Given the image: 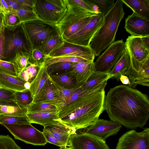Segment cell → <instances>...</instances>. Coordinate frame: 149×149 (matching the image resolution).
Segmentation results:
<instances>
[{"label":"cell","mask_w":149,"mask_h":149,"mask_svg":"<svg viewBox=\"0 0 149 149\" xmlns=\"http://www.w3.org/2000/svg\"><path fill=\"white\" fill-rule=\"evenodd\" d=\"M104 107L111 120L128 129L143 128L149 118L148 95L128 86L111 88L105 95Z\"/></svg>","instance_id":"cell-1"},{"label":"cell","mask_w":149,"mask_h":149,"mask_svg":"<svg viewBox=\"0 0 149 149\" xmlns=\"http://www.w3.org/2000/svg\"><path fill=\"white\" fill-rule=\"evenodd\" d=\"M123 4L121 0L116 1L104 15L102 25L93 36L88 46L95 56H99L114 42L119 24L125 14Z\"/></svg>","instance_id":"cell-2"},{"label":"cell","mask_w":149,"mask_h":149,"mask_svg":"<svg viewBox=\"0 0 149 149\" xmlns=\"http://www.w3.org/2000/svg\"><path fill=\"white\" fill-rule=\"evenodd\" d=\"M105 97L104 90L88 94L80 107L61 121L77 130L91 125L104 111Z\"/></svg>","instance_id":"cell-3"},{"label":"cell","mask_w":149,"mask_h":149,"mask_svg":"<svg viewBox=\"0 0 149 149\" xmlns=\"http://www.w3.org/2000/svg\"><path fill=\"white\" fill-rule=\"evenodd\" d=\"M4 48L3 61L12 62L16 54L26 53L30 56L32 48L22 23L13 27L4 26Z\"/></svg>","instance_id":"cell-4"},{"label":"cell","mask_w":149,"mask_h":149,"mask_svg":"<svg viewBox=\"0 0 149 149\" xmlns=\"http://www.w3.org/2000/svg\"><path fill=\"white\" fill-rule=\"evenodd\" d=\"M22 24L32 49L40 50L51 36L59 32L55 24L38 18Z\"/></svg>","instance_id":"cell-5"},{"label":"cell","mask_w":149,"mask_h":149,"mask_svg":"<svg viewBox=\"0 0 149 149\" xmlns=\"http://www.w3.org/2000/svg\"><path fill=\"white\" fill-rule=\"evenodd\" d=\"M125 43L128 50L130 61L125 75L130 80L141 70L145 61L149 57V50L143 45L141 37L129 36Z\"/></svg>","instance_id":"cell-6"},{"label":"cell","mask_w":149,"mask_h":149,"mask_svg":"<svg viewBox=\"0 0 149 149\" xmlns=\"http://www.w3.org/2000/svg\"><path fill=\"white\" fill-rule=\"evenodd\" d=\"M67 9L64 0H35L37 18L56 25Z\"/></svg>","instance_id":"cell-7"},{"label":"cell","mask_w":149,"mask_h":149,"mask_svg":"<svg viewBox=\"0 0 149 149\" xmlns=\"http://www.w3.org/2000/svg\"><path fill=\"white\" fill-rule=\"evenodd\" d=\"M126 47L123 39L114 42L94 62L93 72H110L122 55Z\"/></svg>","instance_id":"cell-8"},{"label":"cell","mask_w":149,"mask_h":149,"mask_svg":"<svg viewBox=\"0 0 149 149\" xmlns=\"http://www.w3.org/2000/svg\"><path fill=\"white\" fill-rule=\"evenodd\" d=\"M6 127L15 139L34 145L45 146L47 143L42 132L31 123L1 124Z\"/></svg>","instance_id":"cell-9"},{"label":"cell","mask_w":149,"mask_h":149,"mask_svg":"<svg viewBox=\"0 0 149 149\" xmlns=\"http://www.w3.org/2000/svg\"><path fill=\"white\" fill-rule=\"evenodd\" d=\"M64 1L67 9L56 24L61 35L70 26L81 19L97 13H92L83 8L73 0Z\"/></svg>","instance_id":"cell-10"},{"label":"cell","mask_w":149,"mask_h":149,"mask_svg":"<svg viewBox=\"0 0 149 149\" xmlns=\"http://www.w3.org/2000/svg\"><path fill=\"white\" fill-rule=\"evenodd\" d=\"M104 15L97 13L79 31L66 41L68 42L85 47H88L93 36L102 25Z\"/></svg>","instance_id":"cell-11"},{"label":"cell","mask_w":149,"mask_h":149,"mask_svg":"<svg viewBox=\"0 0 149 149\" xmlns=\"http://www.w3.org/2000/svg\"><path fill=\"white\" fill-rule=\"evenodd\" d=\"M116 149H149V129L126 132L119 139Z\"/></svg>","instance_id":"cell-12"},{"label":"cell","mask_w":149,"mask_h":149,"mask_svg":"<svg viewBox=\"0 0 149 149\" xmlns=\"http://www.w3.org/2000/svg\"><path fill=\"white\" fill-rule=\"evenodd\" d=\"M47 56L74 57L89 61H93L95 56L89 46L79 45L64 40L61 46L52 51Z\"/></svg>","instance_id":"cell-13"},{"label":"cell","mask_w":149,"mask_h":149,"mask_svg":"<svg viewBox=\"0 0 149 149\" xmlns=\"http://www.w3.org/2000/svg\"><path fill=\"white\" fill-rule=\"evenodd\" d=\"M33 102H44L55 106L59 111L65 105V99L52 83L50 76Z\"/></svg>","instance_id":"cell-14"},{"label":"cell","mask_w":149,"mask_h":149,"mask_svg":"<svg viewBox=\"0 0 149 149\" xmlns=\"http://www.w3.org/2000/svg\"><path fill=\"white\" fill-rule=\"evenodd\" d=\"M122 126L112 120L98 118L93 124L84 129L82 133L95 136L105 141L109 136L116 135Z\"/></svg>","instance_id":"cell-15"},{"label":"cell","mask_w":149,"mask_h":149,"mask_svg":"<svg viewBox=\"0 0 149 149\" xmlns=\"http://www.w3.org/2000/svg\"><path fill=\"white\" fill-rule=\"evenodd\" d=\"M69 147L71 149H110L105 141L82 132L71 135Z\"/></svg>","instance_id":"cell-16"},{"label":"cell","mask_w":149,"mask_h":149,"mask_svg":"<svg viewBox=\"0 0 149 149\" xmlns=\"http://www.w3.org/2000/svg\"><path fill=\"white\" fill-rule=\"evenodd\" d=\"M124 28L131 36L141 37L149 36V20L134 13L125 18Z\"/></svg>","instance_id":"cell-17"},{"label":"cell","mask_w":149,"mask_h":149,"mask_svg":"<svg viewBox=\"0 0 149 149\" xmlns=\"http://www.w3.org/2000/svg\"><path fill=\"white\" fill-rule=\"evenodd\" d=\"M50 132L63 146L69 147L71 136L77 130L61 121L44 127Z\"/></svg>","instance_id":"cell-18"},{"label":"cell","mask_w":149,"mask_h":149,"mask_svg":"<svg viewBox=\"0 0 149 149\" xmlns=\"http://www.w3.org/2000/svg\"><path fill=\"white\" fill-rule=\"evenodd\" d=\"M30 123H36L44 127L61 121L59 111L50 112H26L25 113Z\"/></svg>","instance_id":"cell-19"},{"label":"cell","mask_w":149,"mask_h":149,"mask_svg":"<svg viewBox=\"0 0 149 149\" xmlns=\"http://www.w3.org/2000/svg\"><path fill=\"white\" fill-rule=\"evenodd\" d=\"M93 64L94 61L73 63L72 69L69 73L80 86H82L93 72Z\"/></svg>","instance_id":"cell-20"},{"label":"cell","mask_w":149,"mask_h":149,"mask_svg":"<svg viewBox=\"0 0 149 149\" xmlns=\"http://www.w3.org/2000/svg\"><path fill=\"white\" fill-rule=\"evenodd\" d=\"M0 85L15 91L29 89L30 84L18 76L0 72Z\"/></svg>","instance_id":"cell-21"},{"label":"cell","mask_w":149,"mask_h":149,"mask_svg":"<svg viewBox=\"0 0 149 149\" xmlns=\"http://www.w3.org/2000/svg\"><path fill=\"white\" fill-rule=\"evenodd\" d=\"M49 75L43 62L40 65L35 78L31 83L30 90L33 100L41 91Z\"/></svg>","instance_id":"cell-22"},{"label":"cell","mask_w":149,"mask_h":149,"mask_svg":"<svg viewBox=\"0 0 149 149\" xmlns=\"http://www.w3.org/2000/svg\"><path fill=\"white\" fill-rule=\"evenodd\" d=\"M133 13L149 20V0H121Z\"/></svg>","instance_id":"cell-23"},{"label":"cell","mask_w":149,"mask_h":149,"mask_svg":"<svg viewBox=\"0 0 149 149\" xmlns=\"http://www.w3.org/2000/svg\"><path fill=\"white\" fill-rule=\"evenodd\" d=\"M130 61L129 52L126 47L122 55L110 72L112 79L119 81L120 76L125 75L128 69Z\"/></svg>","instance_id":"cell-24"},{"label":"cell","mask_w":149,"mask_h":149,"mask_svg":"<svg viewBox=\"0 0 149 149\" xmlns=\"http://www.w3.org/2000/svg\"><path fill=\"white\" fill-rule=\"evenodd\" d=\"M112 78L110 72H93L81 87L85 90H92L100 86L105 81Z\"/></svg>","instance_id":"cell-25"},{"label":"cell","mask_w":149,"mask_h":149,"mask_svg":"<svg viewBox=\"0 0 149 149\" xmlns=\"http://www.w3.org/2000/svg\"><path fill=\"white\" fill-rule=\"evenodd\" d=\"M128 86L135 88L139 84L149 86V57L145 61L141 70L132 79L130 80Z\"/></svg>","instance_id":"cell-26"},{"label":"cell","mask_w":149,"mask_h":149,"mask_svg":"<svg viewBox=\"0 0 149 149\" xmlns=\"http://www.w3.org/2000/svg\"><path fill=\"white\" fill-rule=\"evenodd\" d=\"M50 77L59 86L69 90H76L81 87L78 84L75 78L69 72Z\"/></svg>","instance_id":"cell-27"},{"label":"cell","mask_w":149,"mask_h":149,"mask_svg":"<svg viewBox=\"0 0 149 149\" xmlns=\"http://www.w3.org/2000/svg\"><path fill=\"white\" fill-rule=\"evenodd\" d=\"M59 32L51 36L40 48L44 54L47 56L52 51L61 46L64 42Z\"/></svg>","instance_id":"cell-28"},{"label":"cell","mask_w":149,"mask_h":149,"mask_svg":"<svg viewBox=\"0 0 149 149\" xmlns=\"http://www.w3.org/2000/svg\"><path fill=\"white\" fill-rule=\"evenodd\" d=\"M33 100L29 89L16 91L14 93V101L19 107L27 109L33 102Z\"/></svg>","instance_id":"cell-29"},{"label":"cell","mask_w":149,"mask_h":149,"mask_svg":"<svg viewBox=\"0 0 149 149\" xmlns=\"http://www.w3.org/2000/svg\"><path fill=\"white\" fill-rule=\"evenodd\" d=\"M73 63L64 62L51 64L46 66L47 72L50 76L68 73L72 69Z\"/></svg>","instance_id":"cell-30"},{"label":"cell","mask_w":149,"mask_h":149,"mask_svg":"<svg viewBox=\"0 0 149 149\" xmlns=\"http://www.w3.org/2000/svg\"><path fill=\"white\" fill-rule=\"evenodd\" d=\"M85 1L94 9L97 7L98 13L105 15L113 6L114 0H85Z\"/></svg>","instance_id":"cell-31"},{"label":"cell","mask_w":149,"mask_h":149,"mask_svg":"<svg viewBox=\"0 0 149 149\" xmlns=\"http://www.w3.org/2000/svg\"><path fill=\"white\" fill-rule=\"evenodd\" d=\"M22 5L21 8L13 13L17 15L20 23L37 18L33 8L23 5Z\"/></svg>","instance_id":"cell-32"},{"label":"cell","mask_w":149,"mask_h":149,"mask_svg":"<svg viewBox=\"0 0 149 149\" xmlns=\"http://www.w3.org/2000/svg\"><path fill=\"white\" fill-rule=\"evenodd\" d=\"M30 57L29 55L22 52H18L16 54L13 63L17 75L30 63Z\"/></svg>","instance_id":"cell-33"},{"label":"cell","mask_w":149,"mask_h":149,"mask_svg":"<svg viewBox=\"0 0 149 149\" xmlns=\"http://www.w3.org/2000/svg\"><path fill=\"white\" fill-rule=\"evenodd\" d=\"M40 65L30 63L17 76L25 82L31 84L37 75Z\"/></svg>","instance_id":"cell-34"},{"label":"cell","mask_w":149,"mask_h":149,"mask_svg":"<svg viewBox=\"0 0 149 149\" xmlns=\"http://www.w3.org/2000/svg\"><path fill=\"white\" fill-rule=\"evenodd\" d=\"M94 16H89L82 19L77 23L69 27L61 35L63 39L66 40L72 35L79 31L90 21Z\"/></svg>","instance_id":"cell-35"},{"label":"cell","mask_w":149,"mask_h":149,"mask_svg":"<svg viewBox=\"0 0 149 149\" xmlns=\"http://www.w3.org/2000/svg\"><path fill=\"white\" fill-rule=\"evenodd\" d=\"M89 61L82 58L68 56L49 57L45 56L44 63L47 66L51 64L58 62L77 63Z\"/></svg>","instance_id":"cell-36"},{"label":"cell","mask_w":149,"mask_h":149,"mask_svg":"<svg viewBox=\"0 0 149 149\" xmlns=\"http://www.w3.org/2000/svg\"><path fill=\"white\" fill-rule=\"evenodd\" d=\"M22 124L30 123L25 114L21 115H0V124Z\"/></svg>","instance_id":"cell-37"},{"label":"cell","mask_w":149,"mask_h":149,"mask_svg":"<svg viewBox=\"0 0 149 149\" xmlns=\"http://www.w3.org/2000/svg\"><path fill=\"white\" fill-rule=\"evenodd\" d=\"M27 112L26 108H20L18 106L9 104H0V113L9 116L21 115Z\"/></svg>","instance_id":"cell-38"},{"label":"cell","mask_w":149,"mask_h":149,"mask_svg":"<svg viewBox=\"0 0 149 149\" xmlns=\"http://www.w3.org/2000/svg\"><path fill=\"white\" fill-rule=\"evenodd\" d=\"M58 110L57 107L51 104L44 102H32L27 108V112H50Z\"/></svg>","instance_id":"cell-39"},{"label":"cell","mask_w":149,"mask_h":149,"mask_svg":"<svg viewBox=\"0 0 149 149\" xmlns=\"http://www.w3.org/2000/svg\"><path fill=\"white\" fill-rule=\"evenodd\" d=\"M15 91L3 87H0V104H11L14 102V94Z\"/></svg>","instance_id":"cell-40"},{"label":"cell","mask_w":149,"mask_h":149,"mask_svg":"<svg viewBox=\"0 0 149 149\" xmlns=\"http://www.w3.org/2000/svg\"><path fill=\"white\" fill-rule=\"evenodd\" d=\"M0 149H21L9 135H0Z\"/></svg>","instance_id":"cell-41"},{"label":"cell","mask_w":149,"mask_h":149,"mask_svg":"<svg viewBox=\"0 0 149 149\" xmlns=\"http://www.w3.org/2000/svg\"><path fill=\"white\" fill-rule=\"evenodd\" d=\"M3 14V25L7 27H15L20 24L19 20L17 15L12 12Z\"/></svg>","instance_id":"cell-42"},{"label":"cell","mask_w":149,"mask_h":149,"mask_svg":"<svg viewBox=\"0 0 149 149\" xmlns=\"http://www.w3.org/2000/svg\"><path fill=\"white\" fill-rule=\"evenodd\" d=\"M45 56L40 50L38 49H32L29 61L30 63L41 65L44 62Z\"/></svg>","instance_id":"cell-43"},{"label":"cell","mask_w":149,"mask_h":149,"mask_svg":"<svg viewBox=\"0 0 149 149\" xmlns=\"http://www.w3.org/2000/svg\"><path fill=\"white\" fill-rule=\"evenodd\" d=\"M0 72L17 76L14 64L12 62L0 59Z\"/></svg>","instance_id":"cell-44"},{"label":"cell","mask_w":149,"mask_h":149,"mask_svg":"<svg viewBox=\"0 0 149 149\" xmlns=\"http://www.w3.org/2000/svg\"><path fill=\"white\" fill-rule=\"evenodd\" d=\"M42 132L47 142L60 147L63 146L62 145L54 138L52 134L44 128Z\"/></svg>","instance_id":"cell-45"},{"label":"cell","mask_w":149,"mask_h":149,"mask_svg":"<svg viewBox=\"0 0 149 149\" xmlns=\"http://www.w3.org/2000/svg\"><path fill=\"white\" fill-rule=\"evenodd\" d=\"M50 78L53 84L56 88L60 91L62 95L65 98V100L66 98L74 93L76 90H70L61 86L54 81L50 77Z\"/></svg>","instance_id":"cell-46"},{"label":"cell","mask_w":149,"mask_h":149,"mask_svg":"<svg viewBox=\"0 0 149 149\" xmlns=\"http://www.w3.org/2000/svg\"><path fill=\"white\" fill-rule=\"evenodd\" d=\"M10 12L13 13L22 7V4L17 0H6Z\"/></svg>","instance_id":"cell-47"},{"label":"cell","mask_w":149,"mask_h":149,"mask_svg":"<svg viewBox=\"0 0 149 149\" xmlns=\"http://www.w3.org/2000/svg\"><path fill=\"white\" fill-rule=\"evenodd\" d=\"M73 1L83 8L92 13H97L93 8L87 3L85 0H73Z\"/></svg>","instance_id":"cell-48"},{"label":"cell","mask_w":149,"mask_h":149,"mask_svg":"<svg viewBox=\"0 0 149 149\" xmlns=\"http://www.w3.org/2000/svg\"><path fill=\"white\" fill-rule=\"evenodd\" d=\"M4 26H3L0 33V59L2 60L3 58L4 48Z\"/></svg>","instance_id":"cell-49"},{"label":"cell","mask_w":149,"mask_h":149,"mask_svg":"<svg viewBox=\"0 0 149 149\" xmlns=\"http://www.w3.org/2000/svg\"><path fill=\"white\" fill-rule=\"evenodd\" d=\"M0 12L3 14L10 12L6 0H0Z\"/></svg>","instance_id":"cell-50"},{"label":"cell","mask_w":149,"mask_h":149,"mask_svg":"<svg viewBox=\"0 0 149 149\" xmlns=\"http://www.w3.org/2000/svg\"><path fill=\"white\" fill-rule=\"evenodd\" d=\"M18 1L24 5L29 6L33 8L35 0H17Z\"/></svg>","instance_id":"cell-51"},{"label":"cell","mask_w":149,"mask_h":149,"mask_svg":"<svg viewBox=\"0 0 149 149\" xmlns=\"http://www.w3.org/2000/svg\"><path fill=\"white\" fill-rule=\"evenodd\" d=\"M141 38L143 45L149 50V36L141 37Z\"/></svg>","instance_id":"cell-52"},{"label":"cell","mask_w":149,"mask_h":149,"mask_svg":"<svg viewBox=\"0 0 149 149\" xmlns=\"http://www.w3.org/2000/svg\"><path fill=\"white\" fill-rule=\"evenodd\" d=\"M120 80L124 85H129L130 83V81L128 77L125 75H121L120 77Z\"/></svg>","instance_id":"cell-53"},{"label":"cell","mask_w":149,"mask_h":149,"mask_svg":"<svg viewBox=\"0 0 149 149\" xmlns=\"http://www.w3.org/2000/svg\"><path fill=\"white\" fill-rule=\"evenodd\" d=\"M3 13H0V33L2 29L3 26Z\"/></svg>","instance_id":"cell-54"},{"label":"cell","mask_w":149,"mask_h":149,"mask_svg":"<svg viewBox=\"0 0 149 149\" xmlns=\"http://www.w3.org/2000/svg\"><path fill=\"white\" fill-rule=\"evenodd\" d=\"M59 149H70V148L68 146H63L60 147Z\"/></svg>","instance_id":"cell-55"},{"label":"cell","mask_w":149,"mask_h":149,"mask_svg":"<svg viewBox=\"0 0 149 149\" xmlns=\"http://www.w3.org/2000/svg\"><path fill=\"white\" fill-rule=\"evenodd\" d=\"M0 87H2V86H1V85H0Z\"/></svg>","instance_id":"cell-56"},{"label":"cell","mask_w":149,"mask_h":149,"mask_svg":"<svg viewBox=\"0 0 149 149\" xmlns=\"http://www.w3.org/2000/svg\"><path fill=\"white\" fill-rule=\"evenodd\" d=\"M1 114L0 113V115H1Z\"/></svg>","instance_id":"cell-57"},{"label":"cell","mask_w":149,"mask_h":149,"mask_svg":"<svg viewBox=\"0 0 149 149\" xmlns=\"http://www.w3.org/2000/svg\"><path fill=\"white\" fill-rule=\"evenodd\" d=\"M70 149H71L70 148Z\"/></svg>","instance_id":"cell-58"},{"label":"cell","mask_w":149,"mask_h":149,"mask_svg":"<svg viewBox=\"0 0 149 149\" xmlns=\"http://www.w3.org/2000/svg\"></svg>","instance_id":"cell-59"}]
</instances>
